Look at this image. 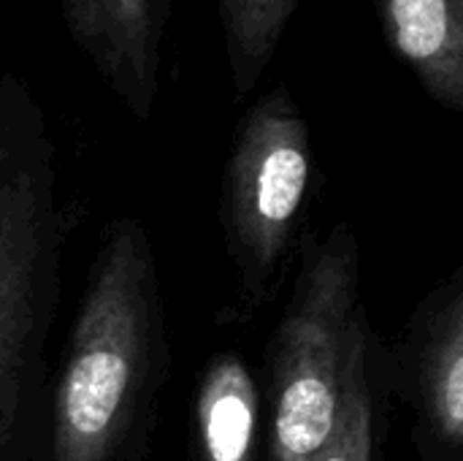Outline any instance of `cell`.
Here are the masks:
<instances>
[{
	"mask_svg": "<svg viewBox=\"0 0 463 461\" xmlns=\"http://www.w3.org/2000/svg\"><path fill=\"white\" fill-rule=\"evenodd\" d=\"M171 372L163 285L146 226L111 220L87 269L38 461H141Z\"/></svg>",
	"mask_w": 463,
	"mask_h": 461,
	"instance_id": "obj_1",
	"label": "cell"
},
{
	"mask_svg": "<svg viewBox=\"0 0 463 461\" xmlns=\"http://www.w3.org/2000/svg\"><path fill=\"white\" fill-rule=\"evenodd\" d=\"M81 209L62 193L57 147L33 90L0 76V461H38L49 337L62 258Z\"/></svg>",
	"mask_w": 463,
	"mask_h": 461,
	"instance_id": "obj_2",
	"label": "cell"
},
{
	"mask_svg": "<svg viewBox=\"0 0 463 461\" xmlns=\"http://www.w3.org/2000/svg\"><path fill=\"white\" fill-rule=\"evenodd\" d=\"M361 299V242L350 223L298 242L290 299L266 345V459L320 461L339 418L345 351Z\"/></svg>",
	"mask_w": 463,
	"mask_h": 461,
	"instance_id": "obj_3",
	"label": "cell"
},
{
	"mask_svg": "<svg viewBox=\"0 0 463 461\" xmlns=\"http://www.w3.org/2000/svg\"><path fill=\"white\" fill-rule=\"evenodd\" d=\"M312 171V128L290 87L277 84L241 114L222 168L220 228L241 323L258 318L288 277Z\"/></svg>",
	"mask_w": 463,
	"mask_h": 461,
	"instance_id": "obj_4",
	"label": "cell"
},
{
	"mask_svg": "<svg viewBox=\"0 0 463 461\" xmlns=\"http://www.w3.org/2000/svg\"><path fill=\"white\" fill-rule=\"evenodd\" d=\"M372 361L385 397L410 410L418 461H463V264L415 304L396 342L374 337Z\"/></svg>",
	"mask_w": 463,
	"mask_h": 461,
	"instance_id": "obj_5",
	"label": "cell"
},
{
	"mask_svg": "<svg viewBox=\"0 0 463 461\" xmlns=\"http://www.w3.org/2000/svg\"><path fill=\"white\" fill-rule=\"evenodd\" d=\"M73 43L125 109L149 120L160 98L163 41L174 0H57Z\"/></svg>",
	"mask_w": 463,
	"mask_h": 461,
	"instance_id": "obj_6",
	"label": "cell"
},
{
	"mask_svg": "<svg viewBox=\"0 0 463 461\" xmlns=\"http://www.w3.org/2000/svg\"><path fill=\"white\" fill-rule=\"evenodd\" d=\"M388 49L442 109L463 111V0H374Z\"/></svg>",
	"mask_w": 463,
	"mask_h": 461,
	"instance_id": "obj_7",
	"label": "cell"
},
{
	"mask_svg": "<svg viewBox=\"0 0 463 461\" xmlns=\"http://www.w3.org/2000/svg\"><path fill=\"white\" fill-rule=\"evenodd\" d=\"M260 427L255 372L239 353H214L195 383L190 461H258Z\"/></svg>",
	"mask_w": 463,
	"mask_h": 461,
	"instance_id": "obj_8",
	"label": "cell"
},
{
	"mask_svg": "<svg viewBox=\"0 0 463 461\" xmlns=\"http://www.w3.org/2000/svg\"><path fill=\"white\" fill-rule=\"evenodd\" d=\"M374 337L377 329L372 326L366 307H361L345 351L336 429L320 461H385L388 397L372 361Z\"/></svg>",
	"mask_w": 463,
	"mask_h": 461,
	"instance_id": "obj_9",
	"label": "cell"
},
{
	"mask_svg": "<svg viewBox=\"0 0 463 461\" xmlns=\"http://www.w3.org/2000/svg\"><path fill=\"white\" fill-rule=\"evenodd\" d=\"M298 5L301 0H217L236 101L255 92Z\"/></svg>",
	"mask_w": 463,
	"mask_h": 461,
	"instance_id": "obj_10",
	"label": "cell"
}]
</instances>
